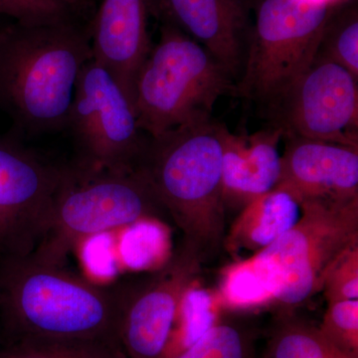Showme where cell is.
<instances>
[{
	"instance_id": "obj_1",
	"label": "cell",
	"mask_w": 358,
	"mask_h": 358,
	"mask_svg": "<svg viewBox=\"0 0 358 358\" xmlns=\"http://www.w3.org/2000/svg\"><path fill=\"white\" fill-rule=\"evenodd\" d=\"M92 59L88 27L74 20L0 27V110L20 138L65 131L78 79Z\"/></svg>"
},
{
	"instance_id": "obj_2",
	"label": "cell",
	"mask_w": 358,
	"mask_h": 358,
	"mask_svg": "<svg viewBox=\"0 0 358 358\" xmlns=\"http://www.w3.org/2000/svg\"><path fill=\"white\" fill-rule=\"evenodd\" d=\"M218 128L211 119L148 136L136 167L182 232L181 246L201 265L217 255L226 236Z\"/></svg>"
},
{
	"instance_id": "obj_3",
	"label": "cell",
	"mask_w": 358,
	"mask_h": 358,
	"mask_svg": "<svg viewBox=\"0 0 358 358\" xmlns=\"http://www.w3.org/2000/svg\"><path fill=\"white\" fill-rule=\"evenodd\" d=\"M122 287L94 284L31 256L0 262V310L8 338L117 341Z\"/></svg>"
},
{
	"instance_id": "obj_4",
	"label": "cell",
	"mask_w": 358,
	"mask_h": 358,
	"mask_svg": "<svg viewBox=\"0 0 358 358\" xmlns=\"http://www.w3.org/2000/svg\"><path fill=\"white\" fill-rule=\"evenodd\" d=\"M235 80L201 44L162 21L159 39L141 66L134 84V109L141 131L150 138L209 121L220 96Z\"/></svg>"
},
{
	"instance_id": "obj_5",
	"label": "cell",
	"mask_w": 358,
	"mask_h": 358,
	"mask_svg": "<svg viewBox=\"0 0 358 358\" xmlns=\"http://www.w3.org/2000/svg\"><path fill=\"white\" fill-rule=\"evenodd\" d=\"M164 213L138 169L86 171L70 164L56 193L37 262L64 267L78 245L95 235L134 226Z\"/></svg>"
},
{
	"instance_id": "obj_6",
	"label": "cell",
	"mask_w": 358,
	"mask_h": 358,
	"mask_svg": "<svg viewBox=\"0 0 358 358\" xmlns=\"http://www.w3.org/2000/svg\"><path fill=\"white\" fill-rule=\"evenodd\" d=\"M300 206L296 225L251 257L274 303L288 308L320 293L329 268L358 245V199L312 200Z\"/></svg>"
},
{
	"instance_id": "obj_7",
	"label": "cell",
	"mask_w": 358,
	"mask_h": 358,
	"mask_svg": "<svg viewBox=\"0 0 358 358\" xmlns=\"http://www.w3.org/2000/svg\"><path fill=\"white\" fill-rule=\"evenodd\" d=\"M339 6L262 0L232 95L272 108L315 60L327 21Z\"/></svg>"
},
{
	"instance_id": "obj_8",
	"label": "cell",
	"mask_w": 358,
	"mask_h": 358,
	"mask_svg": "<svg viewBox=\"0 0 358 358\" xmlns=\"http://www.w3.org/2000/svg\"><path fill=\"white\" fill-rule=\"evenodd\" d=\"M86 171H136L148 141L134 106L115 78L90 59L78 79L66 131Z\"/></svg>"
},
{
	"instance_id": "obj_9",
	"label": "cell",
	"mask_w": 358,
	"mask_h": 358,
	"mask_svg": "<svg viewBox=\"0 0 358 358\" xmlns=\"http://www.w3.org/2000/svg\"><path fill=\"white\" fill-rule=\"evenodd\" d=\"M11 133L0 138V255H31L67 171Z\"/></svg>"
},
{
	"instance_id": "obj_10",
	"label": "cell",
	"mask_w": 358,
	"mask_h": 358,
	"mask_svg": "<svg viewBox=\"0 0 358 358\" xmlns=\"http://www.w3.org/2000/svg\"><path fill=\"white\" fill-rule=\"evenodd\" d=\"M268 114L282 138L358 148V80L341 65L315 57Z\"/></svg>"
},
{
	"instance_id": "obj_11",
	"label": "cell",
	"mask_w": 358,
	"mask_h": 358,
	"mask_svg": "<svg viewBox=\"0 0 358 358\" xmlns=\"http://www.w3.org/2000/svg\"><path fill=\"white\" fill-rule=\"evenodd\" d=\"M201 264L182 246L145 280L122 287L117 341L127 358H162Z\"/></svg>"
},
{
	"instance_id": "obj_12",
	"label": "cell",
	"mask_w": 358,
	"mask_h": 358,
	"mask_svg": "<svg viewBox=\"0 0 358 358\" xmlns=\"http://www.w3.org/2000/svg\"><path fill=\"white\" fill-rule=\"evenodd\" d=\"M286 143L275 188L299 204L358 199V148L303 138H287Z\"/></svg>"
},
{
	"instance_id": "obj_13",
	"label": "cell",
	"mask_w": 358,
	"mask_h": 358,
	"mask_svg": "<svg viewBox=\"0 0 358 358\" xmlns=\"http://www.w3.org/2000/svg\"><path fill=\"white\" fill-rule=\"evenodd\" d=\"M152 0H102L88 26L92 58L105 68L134 106V84L152 50Z\"/></svg>"
},
{
	"instance_id": "obj_14",
	"label": "cell",
	"mask_w": 358,
	"mask_h": 358,
	"mask_svg": "<svg viewBox=\"0 0 358 358\" xmlns=\"http://www.w3.org/2000/svg\"><path fill=\"white\" fill-rule=\"evenodd\" d=\"M155 15L201 44L239 79L250 34L239 0H152Z\"/></svg>"
},
{
	"instance_id": "obj_15",
	"label": "cell",
	"mask_w": 358,
	"mask_h": 358,
	"mask_svg": "<svg viewBox=\"0 0 358 358\" xmlns=\"http://www.w3.org/2000/svg\"><path fill=\"white\" fill-rule=\"evenodd\" d=\"M222 147V188L226 209H243L272 192L281 174V129L271 126L252 134H235L219 124Z\"/></svg>"
},
{
	"instance_id": "obj_16",
	"label": "cell",
	"mask_w": 358,
	"mask_h": 358,
	"mask_svg": "<svg viewBox=\"0 0 358 358\" xmlns=\"http://www.w3.org/2000/svg\"><path fill=\"white\" fill-rule=\"evenodd\" d=\"M301 212L300 204L289 193L275 188L241 209L226 234L224 247L232 255L243 250L255 254L293 228Z\"/></svg>"
},
{
	"instance_id": "obj_17",
	"label": "cell",
	"mask_w": 358,
	"mask_h": 358,
	"mask_svg": "<svg viewBox=\"0 0 358 358\" xmlns=\"http://www.w3.org/2000/svg\"><path fill=\"white\" fill-rule=\"evenodd\" d=\"M264 358H352L320 334L319 327L286 313L275 322Z\"/></svg>"
},
{
	"instance_id": "obj_18",
	"label": "cell",
	"mask_w": 358,
	"mask_h": 358,
	"mask_svg": "<svg viewBox=\"0 0 358 358\" xmlns=\"http://www.w3.org/2000/svg\"><path fill=\"white\" fill-rule=\"evenodd\" d=\"M0 358H127L117 341L105 339L8 338Z\"/></svg>"
},
{
	"instance_id": "obj_19",
	"label": "cell",
	"mask_w": 358,
	"mask_h": 358,
	"mask_svg": "<svg viewBox=\"0 0 358 358\" xmlns=\"http://www.w3.org/2000/svg\"><path fill=\"white\" fill-rule=\"evenodd\" d=\"M220 308L215 292L200 286L197 280L183 296L173 336L162 358L174 357L201 338L217 324Z\"/></svg>"
},
{
	"instance_id": "obj_20",
	"label": "cell",
	"mask_w": 358,
	"mask_h": 358,
	"mask_svg": "<svg viewBox=\"0 0 358 358\" xmlns=\"http://www.w3.org/2000/svg\"><path fill=\"white\" fill-rule=\"evenodd\" d=\"M215 294L220 308L229 310H250L274 303L272 291L251 257L224 268Z\"/></svg>"
},
{
	"instance_id": "obj_21",
	"label": "cell",
	"mask_w": 358,
	"mask_h": 358,
	"mask_svg": "<svg viewBox=\"0 0 358 358\" xmlns=\"http://www.w3.org/2000/svg\"><path fill=\"white\" fill-rule=\"evenodd\" d=\"M315 57L341 65L358 80L357 6L345 2L336 7L324 27Z\"/></svg>"
},
{
	"instance_id": "obj_22",
	"label": "cell",
	"mask_w": 358,
	"mask_h": 358,
	"mask_svg": "<svg viewBox=\"0 0 358 358\" xmlns=\"http://www.w3.org/2000/svg\"><path fill=\"white\" fill-rule=\"evenodd\" d=\"M171 358H254L253 341L242 327L218 322Z\"/></svg>"
},
{
	"instance_id": "obj_23",
	"label": "cell",
	"mask_w": 358,
	"mask_h": 358,
	"mask_svg": "<svg viewBox=\"0 0 358 358\" xmlns=\"http://www.w3.org/2000/svg\"><path fill=\"white\" fill-rule=\"evenodd\" d=\"M320 334L346 355L358 358V300L327 305Z\"/></svg>"
},
{
	"instance_id": "obj_24",
	"label": "cell",
	"mask_w": 358,
	"mask_h": 358,
	"mask_svg": "<svg viewBox=\"0 0 358 358\" xmlns=\"http://www.w3.org/2000/svg\"><path fill=\"white\" fill-rule=\"evenodd\" d=\"M0 14L24 25H44L74 20L61 0H0Z\"/></svg>"
},
{
	"instance_id": "obj_25",
	"label": "cell",
	"mask_w": 358,
	"mask_h": 358,
	"mask_svg": "<svg viewBox=\"0 0 358 358\" xmlns=\"http://www.w3.org/2000/svg\"><path fill=\"white\" fill-rule=\"evenodd\" d=\"M322 292L327 305L358 300V245L348 250L329 268Z\"/></svg>"
},
{
	"instance_id": "obj_26",
	"label": "cell",
	"mask_w": 358,
	"mask_h": 358,
	"mask_svg": "<svg viewBox=\"0 0 358 358\" xmlns=\"http://www.w3.org/2000/svg\"><path fill=\"white\" fill-rule=\"evenodd\" d=\"M65 6L69 7L72 13L75 11L85 10L91 6L93 0H61Z\"/></svg>"
},
{
	"instance_id": "obj_27",
	"label": "cell",
	"mask_w": 358,
	"mask_h": 358,
	"mask_svg": "<svg viewBox=\"0 0 358 358\" xmlns=\"http://www.w3.org/2000/svg\"><path fill=\"white\" fill-rule=\"evenodd\" d=\"M308 1L315 2V3L333 4V6H339V4L345 3L348 0H308Z\"/></svg>"
}]
</instances>
